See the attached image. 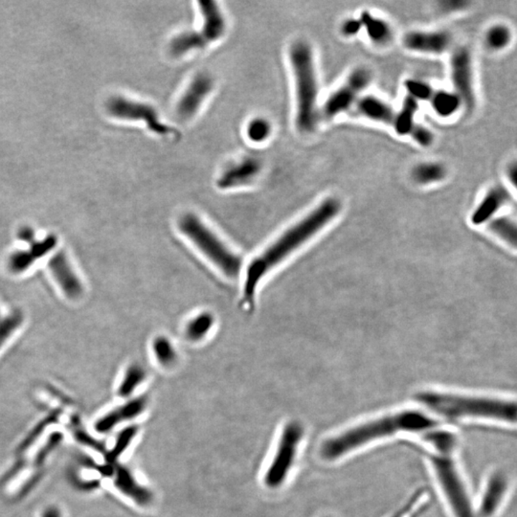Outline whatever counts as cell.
Listing matches in <instances>:
<instances>
[{"mask_svg":"<svg viewBox=\"0 0 517 517\" xmlns=\"http://www.w3.org/2000/svg\"><path fill=\"white\" fill-rule=\"evenodd\" d=\"M441 420L418 409H402L357 422L326 438L319 448L322 460L342 461L365 448L402 435L419 437Z\"/></svg>","mask_w":517,"mask_h":517,"instance_id":"1","label":"cell"},{"mask_svg":"<svg viewBox=\"0 0 517 517\" xmlns=\"http://www.w3.org/2000/svg\"><path fill=\"white\" fill-rule=\"evenodd\" d=\"M341 209L340 202L336 197H329L298 224L293 225L263 254L251 262L247 268L245 282V298L247 302L254 297L255 290L262 279L284 258L288 257L300 245L308 242L322 228L334 220Z\"/></svg>","mask_w":517,"mask_h":517,"instance_id":"2","label":"cell"},{"mask_svg":"<svg viewBox=\"0 0 517 517\" xmlns=\"http://www.w3.org/2000/svg\"><path fill=\"white\" fill-rule=\"evenodd\" d=\"M415 400L431 414L454 422L481 420L504 425L516 422L514 400L435 391L418 393Z\"/></svg>","mask_w":517,"mask_h":517,"instance_id":"3","label":"cell"},{"mask_svg":"<svg viewBox=\"0 0 517 517\" xmlns=\"http://www.w3.org/2000/svg\"><path fill=\"white\" fill-rule=\"evenodd\" d=\"M290 57L297 98L296 124L302 133H311L316 129L320 118L318 105V83L313 50L308 42L298 40L291 45Z\"/></svg>","mask_w":517,"mask_h":517,"instance_id":"4","label":"cell"},{"mask_svg":"<svg viewBox=\"0 0 517 517\" xmlns=\"http://www.w3.org/2000/svg\"><path fill=\"white\" fill-rule=\"evenodd\" d=\"M443 501L452 517H477L475 501L463 477L455 455L422 450Z\"/></svg>","mask_w":517,"mask_h":517,"instance_id":"5","label":"cell"},{"mask_svg":"<svg viewBox=\"0 0 517 517\" xmlns=\"http://www.w3.org/2000/svg\"><path fill=\"white\" fill-rule=\"evenodd\" d=\"M179 227L181 231L224 274L234 277L239 273L242 267L239 256L234 254L197 215H183L179 220Z\"/></svg>","mask_w":517,"mask_h":517,"instance_id":"6","label":"cell"},{"mask_svg":"<svg viewBox=\"0 0 517 517\" xmlns=\"http://www.w3.org/2000/svg\"><path fill=\"white\" fill-rule=\"evenodd\" d=\"M199 5L204 24L197 31L182 33L172 40L170 52L174 57H181L192 50L204 49L225 33L227 22L218 4L211 0H202Z\"/></svg>","mask_w":517,"mask_h":517,"instance_id":"7","label":"cell"},{"mask_svg":"<svg viewBox=\"0 0 517 517\" xmlns=\"http://www.w3.org/2000/svg\"><path fill=\"white\" fill-rule=\"evenodd\" d=\"M304 436L305 428L300 422L293 420L283 428L275 454L263 479L268 488L278 489L285 484L295 463Z\"/></svg>","mask_w":517,"mask_h":517,"instance_id":"8","label":"cell"},{"mask_svg":"<svg viewBox=\"0 0 517 517\" xmlns=\"http://www.w3.org/2000/svg\"><path fill=\"white\" fill-rule=\"evenodd\" d=\"M371 81L372 73L367 68L357 67L352 71L343 85L327 99L319 113L320 117L331 120L351 110L359 100V95L368 88Z\"/></svg>","mask_w":517,"mask_h":517,"instance_id":"9","label":"cell"},{"mask_svg":"<svg viewBox=\"0 0 517 517\" xmlns=\"http://www.w3.org/2000/svg\"><path fill=\"white\" fill-rule=\"evenodd\" d=\"M511 478L505 468L491 470L486 477L479 500L475 502L477 517H495L501 511L509 491Z\"/></svg>","mask_w":517,"mask_h":517,"instance_id":"10","label":"cell"},{"mask_svg":"<svg viewBox=\"0 0 517 517\" xmlns=\"http://www.w3.org/2000/svg\"><path fill=\"white\" fill-rule=\"evenodd\" d=\"M106 108L113 117L121 120L144 122L154 133L166 136L174 131L169 126L162 123L157 111L148 104L115 96L106 104Z\"/></svg>","mask_w":517,"mask_h":517,"instance_id":"11","label":"cell"},{"mask_svg":"<svg viewBox=\"0 0 517 517\" xmlns=\"http://www.w3.org/2000/svg\"><path fill=\"white\" fill-rule=\"evenodd\" d=\"M451 80L454 91L462 99L466 110H473L476 106L473 58L465 47L456 48L450 60Z\"/></svg>","mask_w":517,"mask_h":517,"instance_id":"12","label":"cell"},{"mask_svg":"<svg viewBox=\"0 0 517 517\" xmlns=\"http://www.w3.org/2000/svg\"><path fill=\"white\" fill-rule=\"evenodd\" d=\"M214 86L212 78L205 73H200L192 79L184 91L177 106V115L182 119L192 118L199 111L205 99Z\"/></svg>","mask_w":517,"mask_h":517,"instance_id":"13","label":"cell"},{"mask_svg":"<svg viewBox=\"0 0 517 517\" xmlns=\"http://www.w3.org/2000/svg\"><path fill=\"white\" fill-rule=\"evenodd\" d=\"M452 44V37L447 31H410L404 37L405 48L422 54L439 55L447 52Z\"/></svg>","mask_w":517,"mask_h":517,"instance_id":"14","label":"cell"},{"mask_svg":"<svg viewBox=\"0 0 517 517\" xmlns=\"http://www.w3.org/2000/svg\"><path fill=\"white\" fill-rule=\"evenodd\" d=\"M113 485L122 494L133 501L136 505L148 507L153 503V491L141 485L131 470L126 466L116 463L114 465Z\"/></svg>","mask_w":517,"mask_h":517,"instance_id":"15","label":"cell"},{"mask_svg":"<svg viewBox=\"0 0 517 517\" xmlns=\"http://www.w3.org/2000/svg\"><path fill=\"white\" fill-rule=\"evenodd\" d=\"M418 439L423 445L422 450L443 455H455L460 443L457 431L442 422L425 431Z\"/></svg>","mask_w":517,"mask_h":517,"instance_id":"16","label":"cell"},{"mask_svg":"<svg viewBox=\"0 0 517 517\" xmlns=\"http://www.w3.org/2000/svg\"><path fill=\"white\" fill-rule=\"evenodd\" d=\"M262 170V163L255 157H245L224 170L218 181L220 189L235 188L250 183Z\"/></svg>","mask_w":517,"mask_h":517,"instance_id":"17","label":"cell"},{"mask_svg":"<svg viewBox=\"0 0 517 517\" xmlns=\"http://www.w3.org/2000/svg\"><path fill=\"white\" fill-rule=\"evenodd\" d=\"M146 407V397H138V399L129 400L126 404L121 405V407L101 417L95 422V430L101 434H106L120 423L126 422V420L136 419L144 412Z\"/></svg>","mask_w":517,"mask_h":517,"instance_id":"18","label":"cell"},{"mask_svg":"<svg viewBox=\"0 0 517 517\" xmlns=\"http://www.w3.org/2000/svg\"><path fill=\"white\" fill-rule=\"evenodd\" d=\"M511 194L503 185H495L491 187L484 197L482 202L476 208L473 212V224H482L488 222L494 215L511 202Z\"/></svg>","mask_w":517,"mask_h":517,"instance_id":"19","label":"cell"},{"mask_svg":"<svg viewBox=\"0 0 517 517\" xmlns=\"http://www.w3.org/2000/svg\"><path fill=\"white\" fill-rule=\"evenodd\" d=\"M356 110L362 117L368 119L376 123L392 125L394 120L395 111L392 106L388 105L385 101L374 95H366L359 97L356 101Z\"/></svg>","mask_w":517,"mask_h":517,"instance_id":"20","label":"cell"},{"mask_svg":"<svg viewBox=\"0 0 517 517\" xmlns=\"http://www.w3.org/2000/svg\"><path fill=\"white\" fill-rule=\"evenodd\" d=\"M359 19L362 24V29H364L367 37L375 44L386 45L391 42L393 30L391 25L388 24L386 20L367 11L361 13Z\"/></svg>","mask_w":517,"mask_h":517,"instance_id":"21","label":"cell"},{"mask_svg":"<svg viewBox=\"0 0 517 517\" xmlns=\"http://www.w3.org/2000/svg\"><path fill=\"white\" fill-rule=\"evenodd\" d=\"M429 102L433 111L442 118L452 117L463 106L462 99L454 90L434 91Z\"/></svg>","mask_w":517,"mask_h":517,"instance_id":"22","label":"cell"},{"mask_svg":"<svg viewBox=\"0 0 517 517\" xmlns=\"http://www.w3.org/2000/svg\"><path fill=\"white\" fill-rule=\"evenodd\" d=\"M418 111H419V102L409 96L405 97L402 108L395 113L394 120L392 122L391 126L397 136H409L417 124L415 119Z\"/></svg>","mask_w":517,"mask_h":517,"instance_id":"23","label":"cell"},{"mask_svg":"<svg viewBox=\"0 0 517 517\" xmlns=\"http://www.w3.org/2000/svg\"><path fill=\"white\" fill-rule=\"evenodd\" d=\"M431 496L427 489H420L388 517H422L429 509Z\"/></svg>","mask_w":517,"mask_h":517,"instance_id":"24","label":"cell"},{"mask_svg":"<svg viewBox=\"0 0 517 517\" xmlns=\"http://www.w3.org/2000/svg\"><path fill=\"white\" fill-rule=\"evenodd\" d=\"M445 165L436 161L422 162L416 165L411 172L412 179L422 185L438 183L447 177Z\"/></svg>","mask_w":517,"mask_h":517,"instance_id":"25","label":"cell"},{"mask_svg":"<svg viewBox=\"0 0 517 517\" xmlns=\"http://www.w3.org/2000/svg\"><path fill=\"white\" fill-rule=\"evenodd\" d=\"M138 425H129L118 433L113 447L110 450L106 451L104 454L106 463H111V465L117 463L118 459L124 454L126 448L133 443L134 438L138 435Z\"/></svg>","mask_w":517,"mask_h":517,"instance_id":"26","label":"cell"},{"mask_svg":"<svg viewBox=\"0 0 517 517\" xmlns=\"http://www.w3.org/2000/svg\"><path fill=\"white\" fill-rule=\"evenodd\" d=\"M513 39L511 29L505 24H495L489 28L485 35L486 47L493 51H501L509 47Z\"/></svg>","mask_w":517,"mask_h":517,"instance_id":"27","label":"cell"},{"mask_svg":"<svg viewBox=\"0 0 517 517\" xmlns=\"http://www.w3.org/2000/svg\"><path fill=\"white\" fill-rule=\"evenodd\" d=\"M490 229L501 239L506 240L511 247H516L517 230L516 222L509 218L503 217L493 220Z\"/></svg>","mask_w":517,"mask_h":517,"instance_id":"28","label":"cell"},{"mask_svg":"<svg viewBox=\"0 0 517 517\" xmlns=\"http://www.w3.org/2000/svg\"><path fill=\"white\" fill-rule=\"evenodd\" d=\"M145 379V372L140 367H131L126 372L125 379L122 381L121 386L119 387L118 394L121 397H129L133 394L136 389L143 382Z\"/></svg>","mask_w":517,"mask_h":517,"instance_id":"29","label":"cell"},{"mask_svg":"<svg viewBox=\"0 0 517 517\" xmlns=\"http://www.w3.org/2000/svg\"><path fill=\"white\" fill-rule=\"evenodd\" d=\"M213 325V318L210 314H202L192 319L186 327V336L192 340H199L210 331Z\"/></svg>","mask_w":517,"mask_h":517,"instance_id":"30","label":"cell"},{"mask_svg":"<svg viewBox=\"0 0 517 517\" xmlns=\"http://www.w3.org/2000/svg\"><path fill=\"white\" fill-rule=\"evenodd\" d=\"M404 86L408 92V96L414 99L417 102L429 101L431 96L435 91L429 83L417 80V79H408L407 81H405Z\"/></svg>","mask_w":517,"mask_h":517,"instance_id":"31","label":"cell"},{"mask_svg":"<svg viewBox=\"0 0 517 517\" xmlns=\"http://www.w3.org/2000/svg\"><path fill=\"white\" fill-rule=\"evenodd\" d=\"M271 133L270 122L263 118H255L249 122L247 128V138L255 143L267 140Z\"/></svg>","mask_w":517,"mask_h":517,"instance_id":"32","label":"cell"},{"mask_svg":"<svg viewBox=\"0 0 517 517\" xmlns=\"http://www.w3.org/2000/svg\"><path fill=\"white\" fill-rule=\"evenodd\" d=\"M58 418H59V414L54 413V414L45 418L44 420H42V422L38 423V425L30 431L29 434H28L26 438L22 441V443H20L19 448H17V453H19H19L20 454H22V453H24L25 450H29V448L32 447L33 443L37 442L40 436L44 432L45 428L49 427V425H52L53 422H55V420H57Z\"/></svg>","mask_w":517,"mask_h":517,"instance_id":"33","label":"cell"},{"mask_svg":"<svg viewBox=\"0 0 517 517\" xmlns=\"http://www.w3.org/2000/svg\"><path fill=\"white\" fill-rule=\"evenodd\" d=\"M63 439V435L62 432L52 433L51 436L48 438L47 442L43 445V447L40 448L37 454H35L34 457V465L37 468H40V466H43L48 456L51 454L53 451L59 447Z\"/></svg>","mask_w":517,"mask_h":517,"instance_id":"34","label":"cell"},{"mask_svg":"<svg viewBox=\"0 0 517 517\" xmlns=\"http://www.w3.org/2000/svg\"><path fill=\"white\" fill-rule=\"evenodd\" d=\"M154 348L157 359L164 366H168L176 361V352L167 339H157Z\"/></svg>","mask_w":517,"mask_h":517,"instance_id":"35","label":"cell"},{"mask_svg":"<svg viewBox=\"0 0 517 517\" xmlns=\"http://www.w3.org/2000/svg\"><path fill=\"white\" fill-rule=\"evenodd\" d=\"M67 480L69 481L71 485L76 490L85 491V493L97 490L99 486H100V481L97 480V479L96 480L95 479V480H85L73 468L72 470H67Z\"/></svg>","mask_w":517,"mask_h":517,"instance_id":"36","label":"cell"},{"mask_svg":"<svg viewBox=\"0 0 517 517\" xmlns=\"http://www.w3.org/2000/svg\"><path fill=\"white\" fill-rule=\"evenodd\" d=\"M409 136L418 145L425 147V148L432 145L433 141H434V134L432 131L427 126L420 125V124H416Z\"/></svg>","mask_w":517,"mask_h":517,"instance_id":"37","label":"cell"},{"mask_svg":"<svg viewBox=\"0 0 517 517\" xmlns=\"http://www.w3.org/2000/svg\"><path fill=\"white\" fill-rule=\"evenodd\" d=\"M362 30V24L359 19H347L341 25V33L344 37L352 38L359 34Z\"/></svg>","mask_w":517,"mask_h":517,"instance_id":"38","label":"cell"},{"mask_svg":"<svg viewBox=\"0 0 517 517\" xmlns=\"http://www.w3.org/2000/svg\"><path fill=\"white\" fill-rule=\"evenodd\" d=\"M75 438L79 442L83 443V445H88L95 448V450L100 451V452L105 454L106 450L104 448L102 443H99L97 440L93 439L91 436L88 435L85 431L78 429L75 432Z\"/></svg>","mask_w":517,"mask_h":517,"instance_id":"39","label":"cell"},{"mask_svg":"<svg viewBox=\"0 0 517 517\" xmlns=\"http://www.w3.org/2000/svg\"><path fill=\"white\" fill-rule=\"evenodd\" d=\"M25 465H26V462H25L24 459H17V462L14 463V466L7 471V473L3 476V478L1 479V484H7L9 481H11L12 479L16 477L17 474L24 470Z\"/></svg>","mask_w":517,"mask_h":517,"instance_id":"40","label":"cell"},{"mask_svg":"<svg viewBox=\"0 0 517 517\" xmlns=\"http://www.w3.org/2000/svg\"><path fill=\"white\" fill-rule=\"evenodd\" d=\"M17 322V320H14V319H9L0 326V347L7 340L10 334L16 328Z\"/></svg>","mask_w":517,"mask_h":517,"instance_id":"41","label":"cell"},{"mask_svg":"<svg viewBox=\"0 0 517 517\" xmlns=\"http://www.w3.org/2000/svg\"><path fill=\"white\" fill-rule=\"evenodd\" d=\"M40 478H42V473L35 474V475L30 478L29 480H28V482L22 486V491H20V493H19V496L20 495V498H24V496L29 493L30 491L35 488V485L40 482Z\"/></svg>","mask_w":517,"mask_h":517,"instance_id":"42","label":"cell"},{"mask_svg":"<svg viewBox=\"0 0 517 517\" xmlns=\"http://www.w3.org/2000/svg\"><path fill=\"white\" fill-rule=\"evenodd\" d=\"M42 517H63V514L58 507L49 506L42 511Z\"/></svg>","mask_w":517,"mask_h":517,"instance_id":"43","label":"cell"},{"mask_svg":"<svg viewBox=\"0 0 517 517\" xmlns=\"http://www.w3.org/2000/svg\"><path fill=\"white\" fill-rule=\"evenodd\" d=\"M507 174H508V177L509 179V181H511V183H513L514 185L516 184L517 177V169L516 163L509 165L508 171H507Z\"/></svg>","mask_w":517,"mask_h":517,"instance_id":"44","label":"cell"},{"mask_svg":"<svg viewBox=\"0 0 517 517\" xmlns=\"http://www.w3.org/2000/svg\"><path fill=\"white\" fill-rule=\"evenodd\" d=\"M323 517H333V516H323Z\"/></svg>","mask_w":517,"mask_h":517,"instance_id":"45","label":"cell"}]
</instances>
